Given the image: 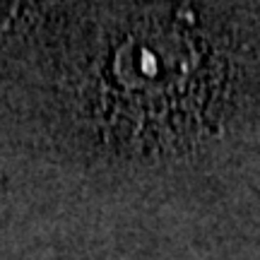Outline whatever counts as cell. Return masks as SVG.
Here are the masks:
<instances>
[{
  "label": "cell",
  "instance_id": "6da1fadb",
  "mask_svg": "<svg viewBox=\"0 0 260 260\" xmlns=\"http://www.w3.org/2000/svg\"><path fill=\"white\" fill-rule=\"evenodd\" d=\"M75 99L104 169L219 145L260 104L258 5H80Z\"/></svg>",
  "mask_w": 260,
  "mask_h": 260
}]
</instances>
